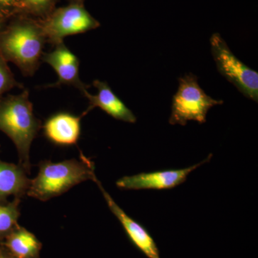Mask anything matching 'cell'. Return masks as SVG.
<instances>
[{"label": "cell", "instance_id": "15", "mask_svg": "<svg viewBox=\"0 0 258 258\" xmlns=\"http://www.w3.org/2000/svg\"><path fill=\"white\" fill-rule=\"evenodd\" d=\"M58 0H23L25 15L44 20L56 8Z\"/></svg>", "mask_w": 258, "mask_h": 258}, {"label": "cell", "instance_id": "10", "mask_svg": "<svg viewBox=\"0 0 258 258\" xmlns=\"http://www.w3.org/2000/svg\"><path fill=\"white\" fill-rule=\"evenodd\" d=\"M93 86L98 90L97 94H91L88 91H85L83 94L89 102V106L83 113V116L88 114L93 108L98 107L115 119L127 123H136L137 117L113 93L108 83L96 80L93 81Z\"/></svg>", "mask_w": 258, "mask_h": 258}, {"label": "cell", "instance_id": "14", "mask_svg": "<svg viewBox=\"0 0 258 258\" xmlns=\"http://www.w3.org/2000/svg\"><path fill=\"white\" fill-rule=\"evenodd\" d=\"M20 200V198H15L10 203L0 204V242L19 226Z\"/></svg>", "mask_w": 258, "mask_h": 258}, {"label": "cell", "instance_id": "18", "mask_svg": "<svg viewBox=\"0 0 258 258\" xmlns=\"http://www.w3.org/2000/svg\"><path fill=\"white\" fill-rule=\"evenodd\" d=\"M0 258H13L1 244H0Z\"/></svg>", "mask_w": 258, "mask_h": 258}, {"label": "cell", "instance_id": "7", "mask_svg": "<svg viewBox=\"0 0 258 258\" xmlns=\"http://www.w3.org/2000/svg\"><path fill=\"white\" fill-rule=\"evenodd\" d=\"M212 155L195 165L182 169L141 173L134 176H126L116 181V186L122 189H169L184 183L188 175L199 166L208 162Z\"/></svg>", "mask_w": 258, "mask_h": 258}, {"label": "cell", "instance_id": "11", "mask_svg": "<svg viewBox=\"0 0 258 258\" xmlns=\"http://www.w3.org/2000/svg\"><path fill=\"white\" fill-rule=\"evenodd\" d=\"M83 115L60 112L51 115L44 123V134L52 144L58 146L76 145L81 133Z\"/></svg>", "mask_w": 258, "mask_h": 258}, {"label": "cell", "instance_id": "6", "mask_svg": "<svg viewBox=\"0 0 258 258\" xmlns=\"http://www.w3.org/2000/svg\"><path fill=\"white\" fill-rule=\"evenodd\" d=\"M40 20L47 42L55 45L66 37L85 33L100 27V23L85 8L84 5L70 3L56 8L46 18Z\"/></svg>", "mask_w": 258, "mask_h": 258}, {"label": "cell", "instance_id": "3", "mask_svg": "<svg viewBox=\"0 0 258 258\" xmlns=\"http://www.w3.org/2000/svg\"><path fill=\"white\" fill-rule=\"evenodd\" d=\"M96 176L93 161L81 154L80 159L60 162L43 161L39 165L36 177L30 179L27 195L45 202L69 191L76 185Z\"/></svg>", "mask_w": 258, "mask_h": 258}, {"label": "cell", "instance_id": "16", "mask_svg": "<svg viewBox=\"0 0 258 258\" xmlns=\"http://www.w3.org/2000/svg\"><path fill=\"white\" fill-rule=\"evenodd\" d=\"M14 88H23V86L16 81L8 62L0 55V98Z\"/></svg>", "mask_w": 258, "mask_h": 258}, {"label": "cell", "instance_id": "12", "mask_svg": "<svg viewBox=\"0 0 258 258\" xmlns=\"http://www.w3.org/2000/svg\"><path fill=\"white\" fill-rule=\"evenodd\" d=\"M27 174L20 164L0 159V204L8 203L10 197L21 199L27 195L30 182Z\"/></svg>", "mask_w": 258, "mask_h": 258}, {"label": "cell", "instance_id": "5", "mask_svg": "<svg viewBox=\"0 0 258 258\" xmlns=\"http://www.w3.org/2000/svg\"><path fill=\"white\" fill-rule=\"evenodd\" d=\"M212 56L220 75L244 96L258 101V74L239 60L218 33L210 38Z\"/></svg>", "mask_w": 258, "mask_h": 258}, {"label": "cell", "instance_id": "20", "mask_svg": "<svg viewBox=\"0 0 258 258\" xmlns=\"http://www.w3.org/2000/svg\"><path fill=\"white\" fill-rule=\"evenodd\" d=\"M85 0H70V3H76V4L84 5Z\"/></svg>", "mask_w": 258, "mask_h": 258}, {"label": "cell", "instance_id": "13", "mask_svg": "<svg viewBox=\"0 0 258 258\" xmlns=\"http://www.w3.org/2000/svg\"><path fill=\"white\" fill-rule=\"evenodd\" d=\"M13 258H40L41 242L31 232L18 226L0 242Z\"/></svg>", "mask_w": 258, "mask_h": 258}, {"label": "cell", "instance_id": "8", "mask_svg": "<svg viewBox=\"0 0 258 258\" xmlns=\"http://www.w3.org/2000/svg\"><path fill=\"white\" fill-rule=\"evenodd\" d=\"M53 46V50L45 53L43 52L42 56V60L50 64L58 76L57 82L51 85L50 87L67 85L77 88L83 94L85 91H88L89 86L80 79L79 59L69 50L63 41L57 42Z\"/></svg>", "mask_w": 258, "mask_h": 258}, {"label": "cell", "instance_id": "17", "mask_svg": "<svg viewBox=\"0 0 258 258\" xmlns=\"http://www.w3.org/2000/svg\"><path fill=\"white\" fill-rule=\"evenodd\" d=\"M0 15L9 20L19 15H25L23 0H0Z\"/></svg>", "mask_w": 258, "mask_h": 258}, {"label": "cell", "instance_id": "19", "mask_svg": "<svg viewBox=\"0 0 258 258\" xmlns=\"http://www.w3.org/2000/svg\"><path fill=\"white\" fill-rule=\"evenodd\" d=\"M8 20H6V19L3 18V17L0 15V34L5 30V27H6L7 24H8Z\"/></svg>", "mask_w": 258, "mask_h": 258}, {"label": "cell", "instance_id": "4", "mask_svg": "<svg viewBox=\"0 0 258 258\" xmlns=\"http://www.w3.org/2000/svg\"><path fill=\"white\" fill-rule=\"evenodd\" d=\"M222 103L223 101L213 99L202 89L195 75L185 74L179 78L177 92L173 96L169 123L185 125L189 120L205 123L209 110Z\"/></svg>", "mask_w": 258, "mask_h": 258}, {"label": "cell", "instance_id": "2", "mask_svg": "<svg viewBox=\"0 0 258 258\" xmlns=\"http://www.w3.org/2000/svg\"><path fill=\"white\" fill-rule=\"evenodd\" d=\"M41 127V122L34 114L28 90L0 98V131L13 141L20 165L28 174L31 169L30 147Z\"/></svg>", "mask_w": 258, "mask_h": 258}, {"label": "cell", "instance_id": "9", "mask_svg": "<svg viewBox=\"0 0 258 258\" xmlns=\"http://www.w3.org/2000/svg\"><path fill=\"white\" fill-rule=\"evenodd\" d=\"M94 181L101 190L110 210L119 220L129 239L133 242L134 245L149 258H160L157 244L148 231L143 226L128 216L125 212L115 203L111 195L107 192L97 177Z\"/></svg>", "mask_w": 258, "mask_h": 258}, {"label": "cell", "instance_id": "1", "mask_svg": "<svg viewBox=\"0 0 258 258\" xmlns=\"http://www.w3.org/2000/svg\"><path fill=\"white\" fill-rule=\"evenodd\" d=\"M47 37L40 20L19 15L8 20L0 34V55L16 64L25 76H32L40 66Z\"/></svg>", "mask_w": 258, "mask_h": 258}]
</instances>
